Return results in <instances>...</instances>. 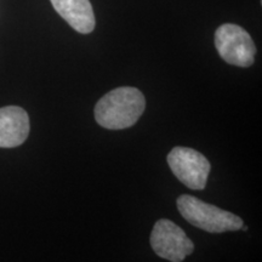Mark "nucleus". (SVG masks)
<instances>
[{
    "instance_id": "4",
    "label": "nucleus",
    "mask_w": 262,
    "mask_h": 262,
    "mask_svg": "<svg viewBox=\"0 0 262 262\" xmlns=\"http://www.w3.org/2000/svg\"><path fill=\"white\" fill-rule=\"evenodd\" d=\"M168 164L186 187L194 191L205 188L211 166L201 152L188 147H175L168 155Z\"/></svg>"
},
{
    "instance_id": "2",
    "label": "nucleus",
    "mask_w": 262,
    "mask_h": 262,
    "mask_svg": "<svg viewBox=\"0 0 262 262\" xmlns=\"http://www.w3.org/2000/svg\"><path fill=\"white\" fill-rule=\"evenodd\" d=\"M178 209L186 221L209 233L238 231L243 226L239 216L189 194L179 196Z\"/></svg>"
},
{
    "instance_id": "1",
    "label": "nucleus",
    "mask_w": 262,
    "mask_h": 262,
    "mask_svg": "<svg viewBox=\"0 0 262 262\" xmlns=\"http://www.w3.org/2000/svg\"><path fill=\"white\" fill-rule=\"evenodd\" d=\"M145 107V96L139 89L117 88L98 100L95 106V119L104 129H127L140 119Z\"/></svg>"
},
{
    "instance_id": "6",
    "label": "nucleus",
    "mask_w": 262,
    "mask_h": 262,
    "mask_svg": "<svg viewBox=\"0 0 262 262\" xmlns=\"http://www.w3.org/2000/svg\"><path fill=\"white\" fill-rule=\"evenodd\" d=\"M29 117L24 108L8 106L0 108V148L21 146L29 134Z\"/></svg>"
},
{
    "instance_id": "5",
    "label": "nucleus",
    "mask_w": 262,
    "mask_h": 262,
    "mask_svg": "<svg viewBox=\"0 0 262 262\" xmlns=\"http://www.w3.org/2000/svg\"><path fill=\"white\" fill-rule=\"evenodd\" d=\"M149 242L159 257L171 262H182L194 250L193 242L185 231L166 219L156 222Z\"/></svg>"
},
{
    "instance_id": "3",
    "label": "nucleus",
    "mask_w": 262,
    "mask_h": 262,
    "mask_svg": "<svg viewBox=\"0 0 262 262\" xmlns=\"http://www.w3.org/2000/svg\"><path fill=\"white\" fill-rule=\"evenodd\" d=\"M215 47L229 64L249 67L254 63L256 47L250 34L233 24H225L216 29Z\"/></svg>"
},
{
    "instance_id": "7",
    "label": "nucleus",
    "mask_w": 262,
    "mask_h": 262,
    "mask_svg": "<svg viewBox=\"0 0 262 262\" xmlns=\"http://www.w3.org/2000/svg\"><path fill=\"white\" fill-rule=\"evenodd\" d=\"M57 14L77 32L88 34L95 29V15L90 0H50Z\"/></svg>"
}]
</instances>
